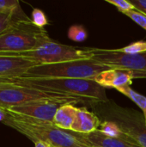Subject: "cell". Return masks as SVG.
I'll return each mask as SVG.
<instances>
[{
    "label": "cell",
    "instance_id": "1",
    "mask_svg": "<svg viewBox=\"0 0 146 147\" xmlns=\"http://www.w3.org/2000/svg\"><path fill=\"white\" fill-rule=\"evenodd\" d=\"M7 112L8 117L3 123L23 134L34 143L43 141L54 147H92L84 138V134L59 128L53 122Z\"/></svg>",
    "mask_w": 146,
    "mask_h": 147
},
{
    "label": "cell",
    "instance_id": "2",
    "mask_svg": "<svg viewBox=\"0 0 146 147\" xmlns=\"http://www.w3.org/2000/svg\"><path fill=\"white\" fill-rule=\"evenodd\" d=\"M4 80L41 90L73 95L95 102L108 101L105 88L90 79L22 76Z\"/></svg>",
    "mask_w": 146,
    "mask_h": 147
},
{
    "label": "cell",
    "instance_id": "3",
    "mask_svg": "<svg viewBox=\"0 0 146 147\" xmlns=\"http://www.w3.org/2000/svg\"><path fill=\"white\" fill-rule=\"evenodd\" d=\"M39 101L65 102L71 104L82 102L92 106L98 102L73 95L41 90L0 79V109L7 110L15 106Z\"/></svg>",
    "mask_w": 146,
    "mask_h": 147
},
{
    "label": "cell",
    "instance_id": "4",
    "mask_svg": "<svg viewBox=\"0 0 146 147\" xmlns=\"http://www.w3.org/2000/svg\"><path fill=\"white\" fill-rule=\"evenodd\" d=\"M50 40L46 29L35 26L30 18L20 20L0 34V54H19Z\"/></svg>",
    "mask_w": 146,
    "mask_h": 147
},
{
    "label": "cell",
    "instance_id": "5",
    "mask_svg": "<svg viewBox=\"0 0 146 147\" xmlns=\"http://www.w3.org/2000/svg\"><path fill=\"white\" fill-rule=\"evenodd\" d=\"M96 115L104 121L115 122L127 137L129 142L146 147V121L144 115L135 109H130L108 102H98L93 105Z\"/></svg>",
    "mask_w": 146,
    "mask_h": 147
},
{
    "label": "cell",
    "instance_id": "6",
    "mask_svg": "<svg viewBox=\"0 0 146 147\" xmlns=\"http://www.w3.org/2000/svg\"><path fill=\"white\" fill-rule=\"evenodd\" d=\"M109 69L113 68L93 59H84L35 65L23 76L94 80L99 73Z\"/></svg>",
    "mask_w": 146,
    "mask_h": 147
},
{
    "label": "cell",
    "instance_id": "7",
    "mask_svg": "<svg viewBox=\"0 0 146 147\" xmlns=\"http://www.w3.org/2000/svg\"><path fill=\"white\" fill-rule=\"evenodd\" d=\"M15 55L31 60L37 65H49L74 60L91 59L95 55V48L72 47L50 40L33 50Z\"/></svg>",
    "mask_w": 146,
    "mask_h": 147
},
{
    "label": "cell",
    "instance_id": "8",
    "mask_svg": "<svg viewBox=\"0 0 146 147\" xmlns=\"http://www.w3.org/2000/svg\"><path fill=\"white\" fill-rule=\"evenodd\" d=\"M91 59L111 68L146 71V52L139 54H126L116 49L95 48V55Z\"/></svg>",
    "mask_w": 146,
    "mask_h": 147
},
{
    "label": "cell",
    "instance_id": "9",
    "mask_svg": "<svg viewBox=\"0 0 146 147\" xmlns=\"http://www.w3.org/2000/svg\"><path fill=\"white\" fill-rule=\"evenodd\" d=\"M64 104H67V102L54 101H39L15 106L10 108L9 109H7V111L40 121L53 122V118L56 112Z\"/></svg>",
    "mask_w": 146,
    "mask_h": 147
},
{
    "label": "cell",
    "instance_id": "10",
    "mask_svg": "<svg viewBox=\"0 0 146 147\" xmlns=\"http://www.w3.org/2000/svg\"><path fill=\"white\" fill-rule=\"evenodd\" d=\"M35 65L33 61L21 56L0 54V79L22 77Z\"/></svg>",
    "mask_w": 146,
    "mask_h": 147
},
{
    "label": "cell",
    "instance_id": "11",
    "mask_svg": "<svg viewBox=\"0 0 146 147\" xmlns=\"http://www.w3.org/2000/svg\"><path fill=\"white\" fill-rule=\"evenodd\" d=\"M133 73L128 70L122 69H109L99 73L94 81L103 88H114L115 90L125 87L131 86L133 84Z\"/></svg>",
    "mask_w": 146,
    "mask_h": 147
},
{
    "label": "cell",
    "instance_id": "12",
    "mask_svg": "<svg viewBox=\"0 0 146 147\" xmlns=\"http://www.w3.org/2000/svg\"><path fill=\"white\" fill-rule=\"evenodd\" d=\"M101 120L95 112L89 111L85 108L78 109L77 117L71 127V132L80 134H89L100 128Z\"/></svg>",
    "mask_w": 146,
    "mask_h": 147
},
{
    "label": "cell",
    "instance_id": "13",
    "mask_svg": "<svg viewBox=\"0 0 146 147\" xmlns=\"http://www.w3.org/2000/svg\"><path fill=\"white\" fill-rule=\"evenodd\" d=\"M84 138L92 147H141L121 139L108 137L99 130L89 134H84Z\"/></svg>",
    "mask_w": 146,
    "mask_h": 147
},
{
    "label": "cell",
    "instance_id": "14",
    "mask_svg": "<svg viewBox=\"0 0 146 147\" xmlns=\"http://www.w3.org/2000/svg\"><path fill=\"white\" fill-rule=\"evenodd\" d=\"M77 108L74 104L67 103L62 105L56 112L53 118V124L59 128L71 131V127L77 114Z\"/></svg>",
    "mask_w": 146,
    "mask_h": 147
},
{
    "label": "cell",
    "instance_id": "15",
    "mask_svg": "<svg viewBox=\"0 0 146 147\" xmlns=\"http://www.w3.org/2000/svg\"><path fill=\"white\" fill-rule=\"evenodd\" d=\"M28 18L29 17L22 11L21 7L13 11L0 12V34L8 29L14 22Z\"/></svg>",
    "mask_w": 146,
    "mask_h": 147
},
{
    "label": "cell",
    "instance_id": "16",
    "mask_svg": "<svg viewBox=\"0 0 146 147\" xmlns=\"http://www.w3.org/2000/svg\"><path fill=\"white\" fill-rule=\"evenodd\" d=\"M119 92L125 95L126 97H128L130 100H132L143 112V115L145 116L146 121V96L138 93L134 90L132 89L131 86H125L117 89Z\"/></svg>",
    "mask_w": 146,
    "mask_h": 147
},
{
    "label": "cell",
    "instance_id": "17",
    "mask_svg": "<svg viewBox=\"0 0 146 147\" xmlns=\"http://www.w3.org/2000/svg\"><path fill=\"white\" fill-rule=\"evenodd\" d=\"M98 130L108 137H111L114 139H121L129 142L127 137L123 134L120 127L114 121H102Z\"/></svg>",
    "mask_w": 146,
    "mask_h": 147
},
{
    "label": "cell",
    "instance_id": "18",
    "mask_svg": "<svg viewBox=\"0 0 146 147\" xmlns=\"http://www.w3.org/2000/svg\"><path fill=\"white\" fill-rule=\"evenodd\" d=\"M68 38L73 41L83 42L86 40L88 33L83 26L82 25H72L68 29Z\"/></svg>",
    "mask_w": 146,
    "mask_h": 147
},
{
    "label": "cell",
    "instance_id": "19",
    "mask_svg": "<svg viewBox=\"0 0 146 147\" xmlns=\"http://www.w3.org/2000/svg\"><path fill=\"white\" fill-rule=\"evenodd\" d=\"M120 53H123L126 54H139L143 53L146 52V41H136L133 42L126 47H124L122 48H117L116 49Z\"/></svg>",
    "mask_w": 146,
    "mask_h": 147
},
{
    "label": "cell",
    "instance_id": "20",
    "mask_svg": "<svg viewBox=\"0 0 146 147\" xmlns=\"http://www.w3.org/2000/svg\"><path fill=\"white\" fill-rule=\"evenodd\" d=\"M31 20H32V22L35 26L41 28H44V27L48 24V20H47L46 14L41 9H33Z\"/></svg>",
    "mask_w": 146,
    "mask_h": 147
},
{
    "label": "cell",
    "instance_id": "21",
    "mask_svg": "<svg viewBox=\"0 0 146 147\" xmlns=\"http://www.w3.org/2000/svg\"><path fill=\"white\" fill-rule=\"evenodd\" d=\"M123 14L126 15V16H128L134 22H136L139 26H140L141 28H143L144 29L146 30V16L145 14H143L136 9L126 11Z\"/></svg>",
    "mask_w": 146,
    "mask_h": 147
},
{
    "label": "cell",
    "instance_id": "22",
    "mask_svg": "<svg viewBox=\"0 0 146 147\" xmlns=\"http://www.w3.org/2000/svg\"><path fill=\"white\" fill-rule=\"evenodd\" d=\"M106 2L115 6L121 13L135 9V7L132 4V3L130 1H126V0H106Z\"/></svg>",
    "mask_w": 146,
    "mask_h": 147
},
{
    "label": "cell",
    "instance_id": "23",
    "mask_svg": "<svg viewBox=\"0 0 146 147\" xmlns=\"http://www.w3.org/2000/svg\"><path fill=\"white\" fill-rule=\"evenodd\" d=\"M20 7V3L17 0H0V12L13 11Z\"/></svg>",
    "mask_w": 146,
    "mask_h": 147
},
{
    "label": "cell",
    "instance_id": "24",
    "mask_svg": "<svg viewBox=\"0 0 146 147\" xmlns=\"http://www.w3.org/2000/svg\"><path fill=\"white\" fill-rule=\"evenodd\" d=\"M135 7V9L146 16V0H132L130 1Z\"/></svg>",
    "mask_w": 146,
    "mask_h": 147
},
{
    "label": "cell",
    "instance_id": "25",
    "mask_svg": "<svg viewBox=\"0 0 146 147\" xmlns=\"http://www.w3.org/2000/svg\"><path fill=\"white\" fill-rule=\"evenodd\" d=\"M8 117V112L3 109H0V122H3Z\"/></svg>",
    "mask_w": 146,
    "mask_h": 147
},
{
    "label": "cell",
    "instance_id": "26",
    "mask_svg": "<svg viewBox=\"0 0 146 147\" xmlns=\"http://www.w3.org/2000/svg\"><path fill=\"white\" fill-rule=\"evenodd\" d=\"M34 147H52V146L43 141H38L34 143Z\"/></svg>",
    "mask_w": 146,
    "mask_h": 147
},
{
    "label": "cell",
    "instance_id": "27",
    "mask_svg": "<svg viewBox=\"0 0 146 147\" xmlns=\"http://www.w3.org/2000/svg\"><path fill=\"white\" fill-rule=\"evenodd\" d=\"M52 147H54V146H52Z\"/></svg>",
    "mask_w": 146,
    "mask_h": 147
}]
</instances>
